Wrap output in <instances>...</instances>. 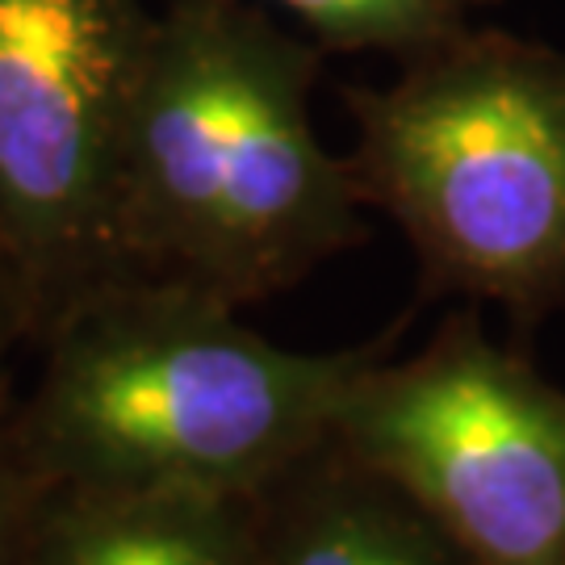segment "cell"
I'll return each instance as SVG.
<instances>
[{
	"label": "cell",
	"instance_id": "obj_6",
	"mask_svg": "<svg viewBox=\"0 0 565 565\" xmlns=\"http://www.w3.org/2000/svg\"><path fill=\"white\" fill-rule=\"evenodd\" d=\"M264 565H478L445 527L335 440L256 494Z\"/></svg>",
	"mask_w": 565,
	"mask_h": 565
},
{
	"label": "cell",
	"instance_id": "obj_1",
	"mask_svg": "<svg viewBox=\"0 0 565 565\" xmlns=\"http://www.w3.org/2000/svg\"><path fill=\"white\" fill-rule=\"evenodd\" d=\"M319 42L252 0L151 13L118 168V268L264 302L364 239V193L310 114Z\"/></svg>",
	"mask_w": 565,
	"mask_h": 565
},
{
	"label": "cell",
	"instance_id": "obj_7",
	"mask_svg": "<svg viewBox=\"0 0 565 565\" xmlns=\"http://www.w3.org/2000/svg\"><path fill=\"white\" fill-rule=\"evenodd\" d=\"M25 565H264L256 499L42 482Z\"/></svg>",
	"mask_w": 565,
	"mask_h": 565
},
{
	"label": "cell",
	"instance_id": "obj_10",
	"mask_svg": "<svg viewBox=\"0 0 565 565\" xmlns=\"http://www.w3.org/2000/svg\"><path fill=\"white\" fill-rule=\"evenodd\" d=\"M39 343V315H34V298L18 264V252L0 226V406L13 403V361L21 348Z\"/></svg>",
	"mask_w": 565,
	"mask_h": 565
},
{
	"label": "cell",
	"instance_id": "obj_9",
	"mask_svg": "<svg viewBox=\"0 0 565 565\" xmlns=\"http://www.w3.org/2000/svg\"><path fill=\"white\" fill-rule=\"evenodd\" d=\"M9 406L13 403L0 406V565H25L42 499V478L21 452Z\"/></svg>",
	"mask_w": 565,
	"mask_h": 565
},
{
	"label": "cell",
	"instance_id": "obj_2",
	"mask_svg": "<svg viewBox=\"0 0 565 565\" xmlns=\"http://www.w3.org/2000/svg\"><path fill=\"white\" fill-rule=\"evenodd\" d=\"M394 335L294 352L202 289L114 277L42 331L9 415L46 486L256 499L331 440L343 394Z\"/></svg>",
	"mask_w": 565,
	"mask_h": 565
},
{
	"label": "cell",
	"instance_id": "obj_5",
	"mask_svg": "<svg viewBox=\"0 0 565 565\" xmlns=\"http://www.w3.org/2000/svg\"><path fill=\"white\" fill-rule=\"evenodd\" d=\"M151 13L0 0V226L42 331L118 268V168Z\"/></svg>",
	"mask_w": 565,
	"mask_h": 565
},
{
	"label": "cell",
	"instance_id": "obj_3",
	"mask_svg": "<svg viewBox=\"0 0 565 565\" xmlns=\"http://www.w3.org/2000/svg\"><path fill=\"white\" fill-rule=\"evenodd\" d=\"M348 168L415 247L424 298L524 331L565 310V51L465 25L348 88Z\"/></svg>",
	"mask_w": 565,
	"mask_h": 565
},
{
	"label": "cell",
	"instance_id": "obj_4",
	"mask_svg": "<svg viewBox=\"0 0 565 565\" xmlns=\"http://www.w3.org/2000/svg\"><path fill=\"white\" fill-rule=\"evenodd\" d=\"M331 440L377 469L478 565H565V390L473 310L343 394Z\"/></svg>",
	"mask_w": 565,
	"mask_h": 565
},
{
	"label": "cell",
	"instance_id": "obj_8",
	"mask_svg": "<svg viewBox=\"0 0 565 565\" xmlns=\"http://www.w3.org/2000/svg\"><path fill=\"white\" fill-rule=\"evenodd\" d=\"M302 21L323 51H382L406 60L431 42L473 25L499 0H273Z\"/></svg>",
	"mask_w": 565,
	"mask_h": 565
}]
</instances>
